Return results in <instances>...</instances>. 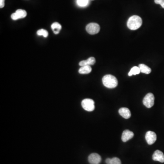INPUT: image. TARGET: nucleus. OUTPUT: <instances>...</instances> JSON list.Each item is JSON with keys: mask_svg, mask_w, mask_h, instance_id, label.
Segmentation results:
<instances>
[{"mask_svg": "<svg viewBox=\"0 0 164 164\" xmlns=\"http://www.w3.org/2000/svg\"><path fill=\"white\" fill-rule=\"evenodd\" d=\"M82 106L86 111L91 112L95 109V102L90 98H86L82 101Z\"/></svg>", "mask_w": 164, "mask_h": 164, "instance_id": "nucleus-3", "label": "nucleus"}, {"mask_svg": "<svg viewBox=\"0 0 164 164\" xmlns=\"http://www.w3.org/2000/svg\"><path fill=\"white\" fill-rule=\"evenodd\" d=\"M100 26L96 23H90L88 24L86 27V30L89 34L94 35L97 34L100 31Z\"/></svg>", "mask_w": 164, "mask_h": 164, "instance_id": "nucleus-5", "label": "nucleus"}, {"mask_svg": "<svg viewBox=\"0 0 164 164\" xmlns=\"http://www.w3.org/2000/svg\"><path fill=\"white\" fill-rule=\"evenodd\" d=\"M140 72V69L139 67L134 66L131 69L130 71L129 72L128 75L129 76H131L133 75H139Z\"/></svg>", "mask_w": 164, "mask_h": 164, "instance_id": "nucleus-16", "label": "nucleus"}, {"mask_svg": "<svg viewBox=\"0 0 164 164\" xmlns=\"http://www.w3.org/2000/svg\"><path fill=\"white\" fill-rule=\"evenodd\" d=\"M103 85L109 89H113L117 87L118 80L115 77L112 75H108L104 76L102 78Z\"/></svg>", "mask_w": 164, "mask_h": 164, "instance_id": "nucleus-2", "label": "nucleus"}, {"mask_svg": "<svg viewBox=\"0 0 164 164\" xmlns=\"http://www.w3.org/2000/svg\"><path fill=\"white\" fill-rule=\"evenodd\" d=\"M142 20L138 16L134 15L129 18L127 21V27L129 29L135 30L142 25Z\"/></svg>", "mask_w": 164, "mask_h": 164, "instance_id": "nucleus-1", "label": "nucleus"}, {"mask_svg": "<svg viewBox=\"0 0 164 164\" xmlns=\"http://www.w3.org/2000/svg\"><path fill=\"white\" fill-rule=\"evenodd\" d=\"M152 159L154 161H158L161 163L164 162V154L159 150L155 151L153 154Z\"/></svg>", "mask_w": 164, "mask_h": 164, "instance_id": "nucleus-9", "label": "nucleus"}, {"mask_svg": "<svg viewBox=\"0 0 164 164\" xmlns=\"http://www.w3.org/2000/svg\"><path fill=\"white\" fill-rule=\"evenodd\" d=\"M154 2L156 4L161 5V7L164 8V0H154Z\"/></svg>", "mask_w": 164, "mask_h": 164, "instance_id": "nucleus-20", "label": "nucleus"}, {"mask_svg": "<svg viewBox=\"0 0 164 164\" xmlns=\"http://www.w3.org/2000/svg\"><path fill=\"white\" fill-rule=\"evenodd\" d=\"M134 136V133L129 130H125L122 135V140L124 142H127Z\"/></svg>", "mask_w": 164, "mask_h": 164, "instance_id": "nucleus-10", "label": "nucleus"}, {"mask_svg": "<svg viewBox=\"0 0 164 164\" xmlns=\"http://www.w3.org/2000/svg\"><path fill=\"white\" fill-rule=\"evenodd\" d=\"M157 139V134L153 131H148L146 133V140L147 143L149 145L153 144L156 141Z\"/></svg>", "mask_w": 164, "mask_h": 164, "instance_id": "nucleus-7", "label": "nucleus"}, {"mask_svg": "<svg viewBox=\"0 0 164 164\" xmlns=\"http://www.w3.org/2000/svg\"><path fill=\"white\" fill-rule=\"evenodd\" d=\"M5 0H0V7L2 8L5 6Z\"/></svg>", "mask_w": 164, "mask_h": 164, "instance_id": "nucleus-21", "label": "nucleus"}, {"mask_svg": "<svg viewBox=\"0 0 164 164\" xmlns=\"http://www.w3.org/2000/svg\"><path fill=\"white\" fill-rule=\"evenodd\" d=\"M119 113L122 117L126 119H129L131 116L130 110L127 108H121L119 110Z\"/></svg>", "mask_w": 164, "mask_h": 164, "instance_id": "nucleus-11", "label": "nucleus"}, {"mask_svg": "<svg viewBox=\"0 0 164 164\" xmlns=\"http://www.w3.org/2000/svg\"><path fill=\"white\" fill-rule=\"evenodd\" d=\"M109 164H121L120 160L117 157H114L111 159Z\"/></svg>", "mask_w": 164, "mask_h": 164, "instance_id": "nucleus-19", "label": "nucleus"}, {"mask_svg": "<svg viewBox=\"0 0 164 164\" xmlns=\"http://www.w3.org/2000/svg\"><path fill=\"white\" fill-rule=\"evenodd\" d=\"M51 28L54 34H58L61 30L62 26L58 22H55L52 24Z\"/></svg>", "mask_w": 164, "mask_h": 164, "instance_id": "nucleus-14", "label": "nucleus"}, {"mask_svg": "<svg viewBox=\"0 0 164 164\" xmlns=\"http://www.w3.org/2000/svg\"><path fill=\"white\" fill-rule=\"evenodd\" d=\"M111 159L110 158H107L105 160V162L107 164H110V161H111Z\"/></svg>", "mask_w": 164, "mask_h": 164, "instance_id": "nucleus-22", "label": "nucleus"}, {"mask_svg": "<svg viewBox=\"0 0 164 164\" xmlns=\"http://www.w3.org/2000/svg\"><path fill=\"white\" fill-rule=\"evenodd\" d=\"M92 71V68L89 65L84 66H82L79 69L78 72L80 74L82 75H85V74H89Z\"/></svg>", "mask_w": 164, "mask_h": 164, "instance_id": "nucleus-13", "label": "nucleus"}, {"mask_svg": "<svg viewBox=\"0 0 164 164\" xmlns=\"http://www.w3.org/2000/svg\"><path fill=\"white\" fill-rule=\"evenodd\" d=\"M27 15V13L25 10L22 9H18L15 13L12 14L11 18L13 20H17L19 19L23 18H25Z\"/></svg>", "mask_w": 164, "mask_h": 164, "instance_id": "nucleus-6", "label": "nucleus"}, {"mask_svg": "<svg viewBox=\"0 0 164 164\" xmlns=\"http://www.w3.org/2000/svg\"><path fill=\"white\" fill-rule=\"evenodd\" d=\"M37 33L38 36H43L44 38H47L48 35V32L44 29H41L38 30Z\"/></svg>", "mask_w": 164, "mask_h": 164, "instance_id": "nucleus-17", "label": "nucleus"}, {"mask_svg": "<svg viewBox=\"0 0 164 164\" xmlns=\"http://www.w3.org/2000/svg\"><path fill=\"white\" fill-rule=\"evenodd\" d=\"M154 97L153 94L149 93L147 94L143 99V103L146 107L151 108L154 105Z\"/></svg>", "mask_w": 164, "mask_h": 164, "instance_id": "nucleus-4", "label": "nucleus"}, {"mask_svg": "<svg viewBox=\"0 0 164 164\" xmlns=\"http://www.w3.org/2000/svg\"><path fill=\"white\" fill-rule=\"evenodd\" d=\"M88 161L90 164H99L101 161V157L98 154L92 153L89 155Z\"/></svg>", "mask_w": 164, "mask_h": 164, "instance_id": "nucleus-8", "label": "nucleus"}, {"mask_svg": "<svg viewBox=\"0 0 164 164\" xmlns=\"http://www.w3.org/2000/svg\"><path fill=\"white\" fill-rule=\"evenodd\" d=\"M95 62L96 60L95 58L90 57L89 58H88L87 60L81 61L79 63V65L81 67L86 65H93L95 64Z\"/></svg>", "mask_w": 164, "mask_h": 164, "instance_id": "nucleus-12", "label": "nucleus"}, {"mask_svg": "<svg viewBox=\"0 0 164 164\" xmlns=\"http://www.w3.org/2000/svg\"><path fill=\"white\" fill-rule=\"evenodd\" d=\"M139 67L140 69V72L145 73L146 75L150 74L151 72V68L148 67L147 66L144 64H140L139 65Z\"/></svg>", "mask_w": 164, "mask_h": 164, "instance_id": "nucleus-15", "label": "nucleus"}, {"mask_svg": "<svg viewBox=\"0 0 164 164\" xmlns=\"http://www.w3.org/2000/svg\"><path fill=\"white\" fill-rule=\"evenodd\" d=\"M89 0H77L78 5L81 7H85L88 5Z\"/></svg>", "mask_w": 164, "mask_h": 164, "instance_id": "nucleus-18", "label": "nucleus"}]
</instances>
